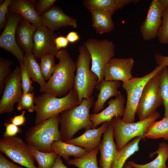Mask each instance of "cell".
<instances>
[{"instance_id": "6da1fadb", "label": "cell", "mask_w": 168, "mask_h": 168, "mask_svg": "<svg viewBox=\"0 0 168 168\" xmlns=\"http://www.w3.org/2000/svg\"><path fill=\"white\" fill-rule=\"evenodd\" d=\"M56 57L59 61L55 70L39 91L61 97L67 95L73 88L76 63L65 49L59 50Z\"/></svg>"}, {"instance_id": "7a4b0ae2", "label": "cell", "mask_w": 168, "mask_h": 168, "mask_svg": "<svg viewBox=\"0 0 168 168\" xmlns=\"http://www.w3.org/2000/svg\"><path fill=\"white\" fill-rule=\"evenodd\" d=\"M94 102L93 97L83 99L80 105L60 114V131L62 141L66 142L71 140L81 129L93 128V124L90 119V111Z\"/></svg>"}, {"instance_id": "3957f363", "label": "cell", "mask_w": 168, "mask_h": 168, "mask_svg": "<svg viewBox=\"0 0 168 168\" xmlns=\"http://www.w3.org/2000/svg\"><path fill=\"white\" fill-rule=\"evenodd\" d=\"M60 114L52 116L30 127L25 134L26 142L43 152H53L51 145L55 141H62L59 125Z\"/></svg>"}, {"instance_id": "277c9868", "label": "cell", "mask_w": 168, "mask_h": 168, "mask_svg": "<svg viewBox=\"0 0 168 168\" xmlns=\"http://www.w3.org/2000/svg\"><path fill=\"white\" fill-rule=\"evenodd\" d=\"M78 102L77 93L73 89L67 95L60 98L46 92L37 96L35 98V124L77 105Z\"/></svg>"}, {"instance_id": "5b68a950", "label": "cell", "mask_w": 168, "mask_h": 168, "mask_svg": "<svg viewBox=\"0 0 168 168\" xmlns=\"http://www.w3.org/2000/svg\"><path fill=\"white\" fill-rule=\"evenodd\" d=\"M79 55L76 62V70L73 89L77 93V105L83 99L92 97L94 89L98 83L97 76L90 69V54L84 44L78 48Z\"/></svg>"}, {"instance_id": "8992f818", "label": "cell", "mask_w": 168, "mask_h": 168, "mask_svg": "<svg viewBox=\"0 0 168 168\" xmlns=\"http://www.w3.org/2000/svg\"><path fill=\"white\" fill-rule=\"evenodd\" d=\"M160 116V113L156 111L145 119L132 123L124 122L119 117L113 118L110 122L113 128L114 138L117 150H121L135 137L142 136L143 138L148 126Z\"/></svg>"}, {"instance_id": "52a82bcc", "label": "cell", "mask_w": 168, "mask_h": 168, "mask_svg": "<svg viewBox=\"0 0 168 168\" xmlns=\"http://www.w3.org/2000/svg\"><path fill=\"white\" fill-rule=\"evenodd\" d=\"M83 44L91 56V70L97 76L99 83L104 79L105 68L114 56L115 45L111 40L95 38L88 39Z\"/></svg>"}, {"instance_id": "ba28073f", "label": "cell", "mask_w": 168, "mask_h": 168, "mask_svg": "<svg viewBox=\"0 0 168 168\" xmlns=\"http://www.w3.org/2000/svg\"><path fill=\"white\" fill-rule=\"evenodd\" d=\"M164 66H157L151 72L142 77H133L128 81L123 82L122 87L126 92L127 100L122 121L134 122L136 110L145 85Z\"/></svg>"}, {"instance_id": "9c48e42d", "label": "cell", "mask_w": 168, "mask_h": 168, "mask_svg": "<svg viewBox=\"0 0 168 168\" xmlns=\"http://www.w3.org/2000/svg\"><path fill=\"white\" fill-rule=\"evenodd\" d=\"M0 151L13 162L26 168H38L30 146L15 136L3 137L0 139Z\"/></svg>"}, {"instance_id": "30bf717a", "label": "cell", "mask_w": 168, "mask_h": 168, "mask_svg": "<svg viewBox=\"0 0 168 168\" xmlns=\"http://www.w3.org/2000/svg\"><path fill=\"white\" fill-rule=\"evenodd\" d=\"M159 71L147 82L144 88L136 110L139 121L150 117L156 112L159 106L163 105L159 91Z\"/></svg>"}, {"instance_id": "8fae6325", "label": "cell", "mask_w": 168, "mask_h": 168, "mask_svg": "<svg viewBox=\"0 0 168 168\" xmlns=\"http://www.w3.org/2000/svg\"><path fill=\"white\" fill-rule=\"evenodd\" d=\"M20 67H16L7 78L0 100V114L10 113L14 110V105L19 101L21 91Z\"/></svg>"}, {"instance_id": "7c38bea8", "label": "cell", "mask_w": 168, "mask_h": 168, "mask_svg": "<svg viewBox=\"0 0 168 168\" xmlns=\"http://www.w3.org/2000/svg\"><path fill=\"white\" fill-rule=\"evenodd\" d=\"M22 17L19 14L9 11L6 24L0 35V47L11 53L20 64L24 63V51L16 40V30Z\"/></svg>"}, {"instance_id": "4fadbf2b", "label": "cell", "mask_w": 168, "mask_h": 168, "mask_svg": "<svg viewBox=\"0 0 168 168\" xmlns=\"http://www.w3.org/2000/svg\"><path fill=\"white\" fill-rule=\"evenodd\" d=\"M163 7L159 0H153L149 7L145 20L140 27L143 40L150 41L157 37L162 24Z\"/></svg>"}, {"instance_id": "5bb4252c", "label": "cell", "mask_w": 168, "mask_h": 168, "mask_svg": "<svg viewBox=\"0 0 168 168\" xmlns=\"http://www.w3.org/2000/svg\"><path fill=\"white\" fill-rule=\"evenodd\" d=\"M57 36L56 33L44 25L38 27L34 35L33 54L40 59L48 54H54L56 56L58 51L54 41Z\"/></svg>"}, {"instance_id": "9a60e30c", "label": "cell", "mask_w": 168, "mask_h": 168, "mask_svg": "<svg viewBox=\"0 0 168 168\" xmlns=\"http://www.w3.org/2000/svg\"><path fill=\"white\" fill-rule=\"evenodd\" d=\"M134 60L132 57L113 58L105 65L104 71V79L107 81L125 82L133 77L132 70Z\"/></svg>"}, {"instance_id": "2e32d148", "label": "cell", "mask_w": 168, "mask_h": 168, "mask_svg": "<svg viewBox=\"0 0 168 168\" xmlns=\"http://www.w3.org/2000/svg\"><path fill=\"white\" fill-rule=\"evenodd\" d=\"M126 101L124 96L121 93L114 99H110L108 102V106L105 109L96 114H90V119L93 124V128L103 123L110 122L114 117H123L125 109Z\"/></svg>"}, {"instance_id": "e0dca14e", "label": "cell", "mask_w": 168, "mask_h": 168, "mask_svg": "<svg viewBox=\"0 0 168 168\" xmlns=\"http://www.w3.org/2000/svg\"><path fill=\"white\" fill-rule=\"evenodd\" d=\"M40 16L43 25L53 31L67 26L76 28L77 26L76 19L67 15L61 8L56 6H53Z\"/></svg>"}, {"instance_id": "ac0fdd59", "label": "cell", "mask_w": 168, "mask_h": 168, "mask_svg": "<svg viewBox=\"0 0 168 168\" xmlns=\"http://www.w3.org/2000/svg\"><path fill=\"white\" fill-rule=\"evenodd\" d=\"M109 124V122L106 121L99 128L86 129L81 135L65 142L83 147L89 152L99 146L101 136Z\"/></svg>"}, {"instance_id": "d6986e66", "label": "cell", "mask_w": 168, "mask_h": 168, "mask_svg": "<svg viewBox=\"0 0 168 168\" xmlns=\"http://www.w3.org/2000/svg\"><path fill=\"white\" fill-rule=\"evenodd\" d=\"M103 134V139L98 146L100 153L99 165L101 168H110L118 150L114 140L113 128L110 122Z\"/></svg>"}, {"instance_id": "ffe728a7", "label": "cell", "mask_w": 168, "mask_h": 168, "mask_svg": "<svg viewBox=\"0 0 168 168\" xmlns=\"http://www.w3.org/2000/svg\"><path fill=\"white\" fill-rule=\"evenodd\" d=\"M36 0H12L9 7L10 12L17 13L37 27L42 26L40 16L36 11L34 4Z\"/></svg>"}, {"instance_id": "44dd1931", "label": "cell", "mask_w": 168, "mask_h": 168, "mask_svg": "<svg viewBox=\"0 0 168 168\" xmlns=\"http://www.w3.org/2000/svg\"><path fill=\"white\" fill-rule=\"evenodd\" d=\"M121 85L120 81H107L105 79L98 83L96 88L99 91V93L93 105L94 113L96 114L101 111L105 102L113 96L116 97L121 93L118 90Z\"/></svg>"}, {"instance_id": "7402d4cb", "label": "cell", "mask_w": 168, "mask_h": 168, "mask_svg": "<svg viewBox=\"0 0 168 168\" xmlns=\"http://www.w3.org/2000/svg\"><path fill=\"white\" fill-rule=\"evenodd\" d=\"M37 28L23 18L17 26L16 41L25 54L33 53L34 35Z\"/></svg>"}, {"instance_id": "603a6c76", "label": "cell", "mask_w": 168, "mask_h": 168, "mask_svg": "<svg viewBox=\"0 0 168 168\" xmlns=\"http://www.w3.org/2000/svg\"><path fill=\"white\" fill-rule=\"evenodd\" d=\"M137 0H85L84 6L89 11L97 9L105 11L112 16L117 10L122 9L132 3H137Z\"/></svg>"}, {"instance_id": "cb8c5ba5", "label": "cell", "mask_w": 168, "mask_h": 168, "mask_svg": "<svg viewBox=\"0 0 168 168\" xmlns=\"http://www.w3.org/2000/svg\"><path fill=\"white\" fill-rule=\"evenodd\" d=\"M92 21V26L96 33L102 34L111 32L114 25L112 16L108 12L101 10L95 9L89 11Z\"/></svg>"}, {"instance_id": "d4e9b609", "label": "cell", "mask_w": 168, "mask_h": 168, "mask_svg": "<svg viewBox=\"0 0 168 168\" xmlns=\"http://www.w3.org/2000/svg\"><path fill=\"white\" fill-rule=\"evenodd\" d=\"M142 138V136L135 137L121 150L117 151L110 168H122L128 158L139 150V144Z\"/></svg>"}, {"instance_id": "484cf974", "label": "cell", "mask_w": 168, "mask_h": 168, "mask_svg": "<svg viewBox=\"0 0 168 168\" xmlns=\"http://www.w3.org/2000/svg\"><path fill=\"white\" fill-rule=\"evenodd\" d=\"M51 147L53 152L62 157L67 162L70 159L71 156L79 158L88 152L83 148L61 141H54Z\"/></svg>"}, {"instance_id": "4316f807", "label": "cell", "mask_w": 168, "mask_h": 168, "mask_svg": "<svg viewBox=\"0 0 168 168\" xmlns=\"http://www.w3.org/2000/svg\"><path fill=\"white\" fill-rule=\"evenodd\" d=\"M157 153L156 157L152 161L144 164H138L133 161L127 162L133 168H168L166 162L168 158V144L164 142L159 144L158 150L150 154L149 157H152Z\"/></svg>"}, {"instance_id": "83f0119b", "label": "cell", "mask_w": 168, "mask_h": 168, "mask_svg": "<svg viewBox=\"0 0 168 168\" xmlns=\"http://www.w3.org/2000/svg\"><path fill=\"white\" fill-rule=\"evenodd\" d=\"M161 138L168 140V115L164 116L161 120L152 122L146 129L143 138Z\"/></svg>"}, {"instance_id": "f1b7e54d", "label": "cell", "mask_w": 168, "mask_h": 168, "mask_svg": "<svg viewBox=\"0 0 168 168\" xmlns=\"http://www.w3.org/2000/svg\"><path fill=\"white\" fill-rule=\"evenodd\" d=\"M37 58L33 54H25L24 63H25L31 79L42 87L46 82L41 72Z\"/></svg>"}, {"instance_id": "f546056e", "label": "cell", "mask_w": 168, "mask_h": 168, "mask_svg": "<svg viewBox=\"0 0 168 168\" xmlns=\"http://www.w3.org/2000/svg\"><path fill=\"white\" fill-rule=\"evenodd\" d=\"M99 151L98 147L81 157L70 159L67 163L78 168H101L98 166L97 160Z\"/></svg>"}, {"instance_id": "4dcf8cb0", "label": "cell", "mask_w": 168, "mask_h": 168, "mask_svg": "<svg viewBox=\"0 0 168 168\" xmlns=\"http://www.w3.org/2000/svg\"><path fill=\"white\" fill-rule=\"evenodd\" d=\"M31 153L38 163V168H51L58 155L55 152H40L30 146Z\"/></svg>"}, {"instance_id": "1f68e13d", "label": "cell", "mask_w": 168, "mask_h": 168, "mask_svg": "<svg viewBox=\"0 0 168 168\" xmlns=\"http://www.w3.org/2000/svg\"><path fill=\"white\" fill-rule=\"evenodd\" d=\"M159 91L165 108L164 116L168 115V67H164L159 72Z\"/></svg>"}, {"instance_id": "d6a6232c", "label": "cell", "mask_w": 168, "mask_h": 168, "mask_svg": "<svg viewBox=\"0 0 168 168\" xmlns=\"http://www.w3.org/2000/svg\"><path fill=\"white\" fill-rule=\"evenodd\" d=\"M55 56L54 54H48L40 59V67L45 80H49L55 70L56 66L54 62Z\"/></svg>"}, {"instance_id": "836d02e7", "label": "cell", "mask_w": 168, "mask_h": 168, "mask_svg": "<svg viewBox=\"0 0 168 168\" xmlns=\"http://www.w3.org/2000/svg\"><path fill=\"white\" fill-rule=\"evenodd\" d=\"M35 92L23 93L18 102L16 108L18 111L26 109L30 112L35 110Z\"/></svg>"}, {"instance_id": "e575fe53", "label": "cell", "mask_w": 168, "mask_h": 168, "mask_svg": "<svg viewBox=\"0 0 168 168\" xmlns=\"http://www.w3.org/2000/svg\"><path fill=\"white\" fill-rule=\"evenodd\" d=\"M162 18V24L159 29L157 37L160 43L168 44V8H164Z\"/></svg>"}, {"instance_id": "d590c367", "label": "cell", "mask_w": 168, "mask_h": 168, "mask_svg": "<svg viewBox=\"0 0 168 168\" xmlns=\"http://www.w3.org/2000/svg\"><path fill=\"white\" fill-rule=\"evenodd\" d=\"M12 62L6 59L0 57V93H2L6 81L10 75V67Z\"/></svg>"}, {"instance_id": "8d00e7d4", "label": "cell", "mask_w": 168, "mask_h": 168, "mask_svg": "<svg viewBox=\"0 0 168 168\" xmlns=\"http://www.w3.org/2000/svg\"><path fill=\"white\" fill-rule=\"evenodd\" d=\"M21 81L22 93L31 92L34 89L32 82L26 66L23 63L20 64Z\"/></svg>"}, {"instance_id": "74e56055", "label": "cell", "mask_w": 168, "mask_h": 168, "mask_svg": "<svg viewBox=\"0 0 168 168\" xmlns=\"http://www.w3.org/2000/svg\"><path fill=\"white\" fill-rule=\"evenodd\" d=\"M12 0H0V30L4 29L6 24L9 13V7Z\"/></svg>"}, {"instance_id": "f35d334b", "label": "cell", "mask_w": 168, "mask_h": 168, "mask_svg": "<svg viewBox=\"0 0 168 168\" xmlns=\"http://www.w3.org/2000/svg\"><path fill=\"white\" fill-rule=\"evenodd\" d=\"M56 0H39L34 4L35 9L40 16L48 11L53 6Z\"/></svg>"}, {"instance_id": "ab89813d", "label": "cell", "mask_w": 168, "mask_h": 168, "mask_svg": "<svg viewBox=\"0 0 168 168\" xmlns=\"http://www.w3.org/2000/svg\"><path fill=\"white\" fill-rule=\"evenodd\" d=\"M5 131L3 133V137H10L16 136L18 133L22 132L21 129L18 126L7 121L4 124Z\"/></svg>"}, {"instance_id": "60d3db41", "label": "cell", "mask_w": 168, "mask_h": 168, "mask_svg": "<svg viewBox=\"0 0 168 168\" xmlns=\"http://www.w3.org/2000/svg\"><path fill=\"white\" fill-rule=\"evenodd\" d=\"M25 113V111H23L20 114L14 116L9 119V122L18 126L24 125L26 121Z\"/></svg>"}, {"instance_id": "b9f144b4", "label": "cell", "mask_w": 168, "mask_h": 168, "mask_svg": "<svg viewBox=\"0 0 168 168\" xmlns=\"http://www.w3.org/2000/svg\"><path fill=\"white\" fill-rule=\"evenodd\" d=\"M0 168H26L16 165L7 159L0 152Z\"/></svg>"}, {"instance_id": "7bdbcfd3", "label": "cell", "mask_w": 168, "mask_h": 168, "mask_svg": "<svg viewBox=\"0 0 168 168\" xmlns=\"http://www.w3.org/2000/svg\"><path fill=\"white\" fill-rule=\"evenodd\" d=\"M56 48L58 51L66 47L69 42L66 37L60 35L57 36L55 40Z\"/></svg>"}, {"instance_id": "ee69618b", "label": "cell", "mask_w": 168, "mask_h": 168, "mask_svg": "<svg viewBox=\"0 0 168 168\" xmlns=\"http://www.w3.org/2000/svg\"><path fill=\"white\" fill-rule=\"evenodd\" d=\"M154 57L158 66L163 65L168 67V56H163L157 53L155 54Z\"/></svg>"}, {"instance_id": "f6af8a7d", "label": "cell", "mask_w": 168, "mask_h": 168, "mask_svg": "<svg viewBox=\"0 0 168 168\" xmlns=\"http://www.w3.org/2000/svg\"><path fill=\"white\" fill-rule=\"evenodd\" d=\"M66 37L68 42L72 43H75L80 39V37L78 33L74 31L69 32Z\"/></svg>"}, {"instance_id": "bcb514c9", "label": "cell", "mask_w": 168, "mask_h": 168, "mask_svg": "<svg viewBox=\"0 0 168 168\" xmlns=\"http://www.w3.org/2000/svg\"><path fill=\"white\" fill-rule=\"evenodd\" d=\"M51 168H68L63 163L61 156L58 155Z\"/></svg>"}, {"instance_id": "7dc6e473", "label": "cell", "mask_w": 168, "mask_h": 168, "mask_svg": "<svg viewBox=\"0 0 168 168\" xmlns=\"http://www.w3.org/2000/svg\"><path fill=\"white\" fill-rule=\"evenodd\" d=\"M159 1L163 8H168V0H159Z\"/></svg>"}, {"instance_id": "c3c4849f", "label": "cell", "mask_w": 168, "mask_h": 168, "mask_svg": "<svg viewBox=\"0 0 168 168\" xmlns=\"http://www.w3.org/2000/svg\"><path fill=\"white\" fill-rule=\"evenodd\" d=\"M122 168H133L127 162H126Z\"/></svg>"}, {"instance_id": "681fc988", "label": "cell", "mask_w": 168, "mask_h": 168, "mask_svg": "<svg viewBox=\"0 0 168 168\" xmlns=\"http://www.w3.org/2000/svg\"></svg>"}]
</instances>
